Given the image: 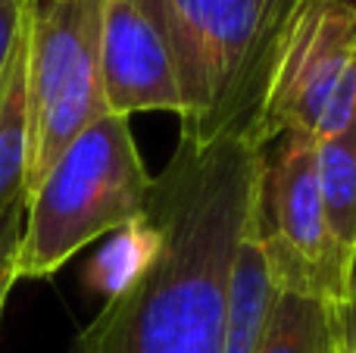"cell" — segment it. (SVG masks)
<instances>
[{
  "instance_id": "obj_14",
  "label": "cell",
  "mask_w": 356,
  "mask_h": 353,
  "mask_svg": "<svg viewBox=\"0 0 356 353\" xmlns=\"http://www.w3.org/2000/svg\"><path fill=\"white\" fill-rule=\"evenodd\" d=\"M22 213L25 210H16L3 225H0V266L16 254V244H19V231H22Z\"/></svg>"
},
{
  "instance_id": "obj_7",
  "label": "cell",
  "mask_w": 356,
  "mask_h": 353,
  "mask_svg": "<svg viewBox=\"0 0 356 353\" xmlns=\"http://www.w3.org/2000/svg\"><path fill=\"white\" fill-rule=\"evenodd\" d=\"M100 81L106 113L181 110L163 0H104Z\"/></svg>"
},
{
  "instance_id": "obj_9",
  "label": "cell",
  "mask_w": 356,
  "mask_h": 353,
  "mask_svg": "<svg viewBox=\"0 0 356 353\" xmlns=\"http://www.w3.org/2000/svg\"><path fill=\"white\" fill-rule=\"evenodd\" d=\"M272 300H275V288H272L263 247H259L257 191H253L250 210H247V216H244V225H241V235H238V247H234L222 353H257L259 338H263V329H266V319H269V310H272Z\"/></svg>"
},
{
  "instance_id": "obj_15",
  "label": "cell",
  "mask_w": 356,
  "mask_h": 353,
  "mask_svg": "<svg viewBox=\"0 0 356 353\" xmlns=\"http://www.w3.org/2000/svg\"><path fill=\"white\" fill-rule=\"evenodd\" d=\"M344 322H347V335L353 341L356 350V254H353V266H350V285H347V306H344Z\"/></svg>"
},
{
  "instance_id": "obj_3",
  "label": "cell",
  "mask_w": 356,
  "mask_h": 353,
  "mask_svg": "<svg viewBox=\"0 0 356 353\" xmlns=\"http://www.w3.org/2000/svg\"><path fill=\"white\" fill-rule=\"evenodd\" d=\"M154 188L129 116L106 113L63 147L31 197L13 254L16 279H50L79 250L144 213Z\"/></svg>"
},
{
  "instance_id": "obj_17",
  "label": "cell",
  "mask_w": 356,
  "mask_h": 353,
  "mask_svg": "<svg viewBox=\"0 0 356 353\" xmlns=\"http://www.w3.org/2000/svg\"><path fill=\"white\" fill-rule=\"evenodd\" d=\"M341 3H347V6H356V0H341Z\"/></svg>"
},
{
  "instance_id": "obj_6",
  "label": "cell",
  "mask_w": 356,
  "mask_h": 353,
  "mask_svg": "<svg viewBox=\"0 0 356 353\" xmlns=\"http://www.w3.org/2000/svg\"><path fill=\"white\" fill-rule=\"evenodd\" d=\"M257 231L275 291L341 310L328 272L319 141L307 131L291 129L266 144L257 181Z\"/></svg>"
},
{
  "instance_id": "obj_4",
  "label": "cell",
  "mask_w": 356,
  "mask_h": 353,
  "mask_svg": "<svg viewBox=\"0 0 356 353\" xmlns=\"http://www.w3.org/2000/svg\"><path fill=\"white\" fill-rule=\"evenodd\" d=\"M104 0H25L29 169L25 200L69 141L106 116L100 81Z\"/></svg>"
},
{
  "instance_id": "obj_1",
  "label": "cell",
  "mask_w": 356,
  "mask_h": 353,
  "mask_svg": "<svg viewBox=\"0 0 356 353\" xmlns=\"http://www.w3.org/2000/svg\"><path fill=\"white\" fill-rule=\"evenodd\" d=\"M266 144L247 129L194 150L178 144L154 179V263L106 297L72 353H222L234 247Z\"/></svg>"
},
{
  "instance_id": "obj_8",
  "label": "cell",
  "mask_w": 356,
  "mask_h": 353,
  "mask_svg": "<svg viewBox=\"0 0 356 353\" xmlns=\"http://www.w3.org/2000/svg\"><path fill=\"white\" fill-rule=\"evenodd\" d=\"M319 194L328 238V272L341 310L356 254V122L347 131L319 141Z\"/></svg>"
},
{
  "instance_id": "obj_2",
  "label": "cell",
  "mask_w": 356,
  "mask_h": 353,
  "mask_svg": "<svg viewBox=\"0 0 356 353\" xmlns=\"http://www.w3.org/2000/svg\"><path fill=\"white\" fill-rule=\"evenodd\" d=\"M300 0H163L178 81V144L213 147L257 125Z\"/></svg>"
},
{
  "instance_id": "obj_5",
  "label": "cell",
  "mask_w": 356,
  "mask_h": 353,
  "mask_svg": "<svg viewBox=\"0 0 356 353\" xmlns=\"http://www.w3.org/2000/svg\"><path fill=\"white\" fill-rule=\"evenodd\" d=\"M356 122V6L341 0H300L278 50L257 116V138L307 131L316 141Z\"/></svg>"
},
{
  "instance_id": "obj_11",
  "label": "cell",
  "mask_w": 356,
  "mask_h": 353,
  "mask_svg": "<svg viewBox=\"0 0 356 353\" xmlns=\"http://www.w3.org/2000/svg\"><path fill=\"white\" fill-rule=\"evenodd\" d=\"M156 250H160V225L154 222V216L144 206V213H138L135 219L110 231L106 244L97 250L91 269H88V281L100 294L113 297L154 263Z\"/></svg>"
},
{
  "instance_id": "obj_12",
  "label": "cell",
  "mask_w": 356,
  "mask_h": 353,
  "mask_svg": "<svg viewBox=\"0 0 356 353\" xmlns=\"http://www.w3.org/2000/svg\"><path fill=\"white\" fill-rule=\"evenodd\" d=\"M332 313L313 297L275 291L257 353H322L332 329Z\"/></svg>"
},
{
  "instance_id": "obj_10",
  "label": "cell",
  "mask_w": 356,
  "mask_h": 353,
  "mask_svg": "<svg viewBox=\"0 0 356 353\" xmlns=\"http://www.w3.org/2000/svg\"><path fill=\"white\" fill-rule=\"evenodd\" d=\"M29 169V66H25V22L13 56L0 75V225L25 210Z\"/></svg>"
},
{
  "instance_id": "obj_16",
  "label": "cell",
  "mask_w": 356,
  "mask_h": 353,
  "mask_svg": "<svg viewBox=\"0 0 356 353\" xmlns=\"http://www.w3.org/2000/svg\"><path fill=\"white\" fill-rule=\"evenodd\" d=\"M16 266H13V256L0 266V319H3V306H6V297H10L13 285H16Z\"/></svg>"
},
{
  "instance_id": "obj_13",
  "label": "cell",
  "mask_w": 356,
  "mask_h": 353,
  "mask_svg": "<svg viewBox=\"0 0 356 353\" xmlns=\"http://www.w3.org/2000/svg\"><path fill=\"white\" fill-rule=\"evenodd\" d=\"M22 10L25 0H0V75L13 56V47L22 31Z\"/></svg>"
}]
</instances>
